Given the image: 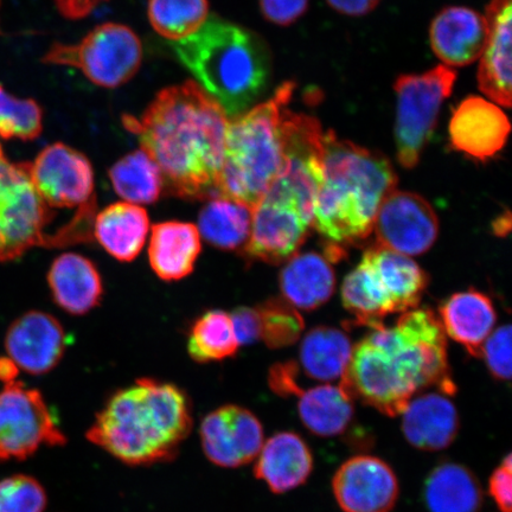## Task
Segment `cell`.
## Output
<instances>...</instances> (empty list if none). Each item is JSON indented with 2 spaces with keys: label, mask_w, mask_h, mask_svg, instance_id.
Masks as SVG:
<instances>
[{
  "label": "cell",
  "mask_w": 512,
  "mask_h": 512,
  "mask_svg": "<svg viewBox=\"0 0 512 512\" xmlns=\"http://www.w3.org/2000/svg\"><path fill=\"white\" fill-rule=\"evenodd\" d=\"M341 384L352 398L390 418L400 416L424 389L456 393L439 318L430 309H413L392 328H374L352 350Z\"/></svg>",
  "instance_id": "7a4b0ae2"
},
{
  "label": "cell",
  "mask_w": 512,
  "mask_h": 512,
  "mask_svg": "<svg viewBox=\"0 0 512 512\" xmlns=\"http://www.w3.org/2000/svg\"><path fill=\"white\" fill-rule=\"evenodd\" d=\"M47 492L34 477L15 475L0 480V512H43Z\"/></svg>",
  "instance_id": "8d00e7d4"
},
{
  "label": "cell",
  "mask_w": 512,
  "mask_h": 512,
  "mask_svg": "<svg viewBox=\"0 0 512 512\" xmlns=\"http://www.w3.org/2000/svg\"><path fill=\"white\" fill-rule=\"evenodd\" d=\"M229 119L195 81L163 89L142 118L124 125L162 172L171 194L184 200L217 196Z\"/></svg>",
  "instance_id": "6da1fadb"
},
{
  "label": "cell",
  "mask_w": 512,
  "mask_h": 512,
  "mask_svg": "<svg viewBox=\"0 0 512 512\" xmlns=\"http://www.w3.org/2000/svg\"><path fill=\"white\" fill-rule=\"evenodd\" d=\"M149 230V215L138 204L113 203L95 217V239L123 262L133 261L143 251Z\"/></svg>",
  "instance_id": "4316f807"
},
{
  "label": "cell",
  "mask_w": 512,
  "mask_h": 512,
  "mask_svg": "<svg viewBox=\"0 0 512 512\" xmlns=\"http://www.w3.org/2000/svg\"><path fill=\"white\" fill-rule=\"evenodd\" d=\"M172 48L197 85L234 118L260 98L271 79V54L265 41L219 18L209 19Z\"/></svg>",
  "instance_id": "5b68a950"
},
{
  "label": "cell",
  "mask_w": 512,
  "mask_h": 512,
  "mask_svg": "<svg viewBox=\"0 0 512 512\" xmlns=\"http://www.w3.org/2000/svg\"><path fill=\"white\" fill-rule=\"evenodd\" d=\"M293 82L281 85L271 99L229 121L217 196L254 209L284 165L280 119L291 101Z\"/></svg>",
  "instance_id": "8992f818"
},
{
  "label": "cell",
  "mask_w": 512,
  "mask_h": 512,
  "mask_svg": "<svg viewBox=\"0 0 512 512\" xmlns=\"http://www.w3.org/2000/svg\"><path fill=\"white\" fill-rule=\"evenodd\" d=\"M313 215L291 191L273 182L253 209L251 236L243 254L248 259L281 264L303 246Z\"/></svg>",
  "instance_id": "8fae6325"
},
{
  "label": "cell",
  "mask_w": 512,
  "mask_h": 512,
  "mask_svg": "<svg viewBox=\"0 0 512 512\" xmlns=\"http://www.w3.org/2000/svg\"><path fill=\"white\" fill-rule=\"evenodd\" d=\"M336 275L330 262L318 253L292 256L280 273V288L287 303L311 311L334 294Z\"/></svg>",
  "instance_id": "484cf974"
},
{
  "label": "cell",
  "mask_w": 512,
  "mask_h": 512,
  "mask_svg": "<svg viewBox=\"0 0 512 512\" xmlns=\"http://www.w3.org/2000/svg\"><path fill=\"white\" fill-rule=\"evenodd\" d=\"M54 213L38 195L30 163H11L0 145V261H12L36 246H48L44 229Z\"/></svg>",
  "instance_id": "9c48e42d"
},
{
  "label": "cell",
  "mask_w": 512,
  "mask_h": 512,
  "mask_svg": "<svg viewBox=\"0 0 512 512\" xmlns=\"http://www.w3.org/2000/svg\"><path fill=\"white\" fill-rule=\"evenodd\" d=\"M30 176L50 208L85 207L95 201L92 163L73 147L62 143L47 146L30 163Z\"/></svg>",
  "instance_id": "5bb4252c"
},
{
  "label": "cell",
  "mask_w": 512,
  "mask_h": 512,
  "mask_svg": "<svg viewBox=\"0 0 512 512\" xmlns=\"http://www.w3.org/2000/svg\"><path fill=\"white\" fill-rule=\"evenodd\" d=\"M486 34L485 17L464 6H450L432 22L431 47L446 67H466L482 55Z\"/></svg>",
  "instance_id": "ffe728a7"
},
{
  "label": "cell",
  "mask_w": 512,
  "mask_h": 512,
  "mask_svg": "<svg viewBox=\"0 0 512 512\" xmlns=\"http://www.w3.org/2000/svg\"><path fill=\"white\" fill-rule=\"evenodd\" d=\"M19 369L16 364L10 360V358H0V381L4 384L17 381Z\"/></svg>",
  "instance_id": "ee69618b"
},
{
  "label": "cell",
  "mask_w": 512,
  "mask_h": 512,
  "mask_svg": "<svg viewBox=\"0 0 512 512\" xmlns=\"http://www.w3.org/2000/svg\"><path fill=\"white\" fill-rule=\"evenodd\" d=\"M262 15L268 22L287 27L303 17L309 0H259Z\"/></svg>",
  "instance_id": "f35d334b"
},
{
  "label": "cell",
  "mask_w": 512,
  "mask_h": 512,
  "mask_svg": "<svg viewBox=\"0 0 512 512\" xmlns=\"http://www.w3.org/2000/svg\"><path fill=\"white\" fill-rule=\"evenodd\" d=\"M489 492L501 512L512 510V457L508 454L501 466L492 473Z\"/></svg>",
  "instance_id": "ab89813d"
},
{
  "label": "cell",
  "mask_w": 512,
  "mask_h": 512,
  "mask_svg": "<svg viewBox=\"0 0 512 512\" xmlns=\"http://www.w3.org/2000/svg\"><path fill=\"white\" fill-rule=\"evenodd\" d=\"M444 392L416 395L400 414L402 433L421 451H441L456 440L459 414Z\"/></svg>",
  "instance_id": "44dd1931"
},
{
  "label": "cell",
  "mask_w": 512,
  "mask_h": 512,
  "mask_svg": "<svg viewBox=\"0 0 512 512\" xmlns=\"http://www.w3.org/2000/svg\"><path fill=\"white\" fill-rule=\"evenodd\" d=\"M201 444L209 462L236 469L252 463L264 445V428L247 408L227 405L202 421Z\"/></svg>",
  "instance_id": "9a60e30c"
},
{
  "label": "cell",
  "mask_w": 512,
  "mask_h": 512,
  "mask_svg": "<svg viewBox=\"0 0 512 512\" xmlns=\"http://www.w3.org/2000/svg\"><path fill=\"white\" fill-rule=\"evenodd\" d=\"M323 178L313 211V227L334 243L368 238L384 198L398 177L382 153L324 133Z\"/></svg>",
  "instance_id": "277c9868"
},
{
  "label": "cell",
  "mask_w": 512,
  "mask_h": 512,
  "mask_svg": "<svg viewBox=\"0 0 512 512\" xmlns=\"http://www.w3.org/2000/svg\"><path fill=\"white\" fill-rule=\"evenodd\" d=\"M352 350L350 338L343 331L319 326L304 337L299 361L307 377L331 383L342 380L347 373Z\"/></svg>",
  "instance_id": "f546056e"
},
{
  "label": "cell",
  "mask_w": 512,
  "mask_h": 512,
  "mask_svg": "<svg viewBox=\"0 0 512 512\" xmlns=\"http://www.w3.org/2000/svg\"><path fill=\"white\" fill-rule=\"evenodd\" d=\"M424 498L430 512H478L483 504V491L467 467L445 463L428 476Z\"/></svg>",
  "instance_id": "f1b7e54d"
},
{
  "label": "cell",
  "mask_w": 512,
  "mask_h": 512,
  "mask_svg": "<svg viewBox=\"0 0 512 512\" xmlns=\"http://www.w3.org/2000/svg\"><path fill=\"white\" fill-rule=\"evenodd\" d=\"M67 342L59 320L49 313L30 311L11 324L5 337V349L18 369L31 375H43L61 362Z\"/></svg>",
  "instance_id": "e0dca14e"
},
{
  "label": "cell",
  "mask_w": 512,
  "mask_h": 512,
  "mask_svg": "<svg viewBox=\"0 0 512 512\" xmlns=\"http://www.w3.org/2000/svg\"><path fill=\"white\" fill-rule=\"evenodd\" d=\"M439 315L445 334L480 357L497 319L490 298L476 290L456 293L440 306Z\"/></svg>",
  "instance_id": "d4e9b609"
},
{
  "label": "cell",
  "mask_w": 512,
  "mask_h": 512,
  "mask_svg": "<svg viewBox=\"0 0 512 512\" xmlns=\"http://www.w3.org/2000/svg\"><path fill=\"white\" fill-rule=\"evenodd\" d=\"M510 130L501 108L479 96H469L453 112L450 139L454 150L486 162L504 149Z\"/></svg>",
  "instance_id": "ac0fdd59"
},
{
  "label": "cell",
  "mask_w": 512,
  "mask_h": 512,
  "mask_svg": "<svg viewBox=\"0 0 512 512\" xmlns=\"http://www.w3.org/2000/svg\"><path fill=\"white\" fill-rule=\"evenodd\" d=\"M480 356L492 376L499 381L511 379V326L504 325L491 332L483 344Z\"/></svg>",
  "instance_id": "74e56055"
},
{
  "label": "cell",
  "mask_w": 512,
  "mask_h": 512,
  "mask_svg": "<svg viewBox=\"0 0 512 512\" xmlns=\"http://www.w3.org/2000/svg\"><path fill=\"white\" fill-rule=\"evenodd\" d=\"M297 396L299 418L307 430L317 437L341 435L354 418V398L341 383L302 389Z\"/></svg>",
  "instance_id": "83f0119b"
},
{
  "label": "cell",
  "mask_w": 512,
  "mask_h": 512,
  "mask_svg": "<svg viewBox=\"0 0 512 512\" xmlns=\"http://www.w3.org/2000/svg\"><path fill=\"white\" fill-rule=\"evenodd\" d=\"M252 219L253 209L246 204L216 196L209 198L201 210L197 229L209 245L234 251L247 245Z\"/></svg>",
  "instance_id": "4dcf8cb0"
},
{
  "label": "cell",
  "mask_w": 512,
  "mask_h": 512,
  "mask_svg": "<svg viewBox=\"0 0 512 512\" xmlns=\"http://www.w3.org/2000/svg\"><path fill=\"white\" fill-rule=\"evenodd\" d=\"M512 0H491L486 8L485 46L478 70V85L496 104L511 106Z\"/></svg>",
  "instance_id": "d6986e66"
},
{
  "label": "cell",
  "mask_w": 512,
  "mask_h": 512,
  "mask_svg": "<svg viewBox=\"0 0 512 512\" xmlns=\"http://www.w3.org/2000/svg\"><path fill=\"white\" fill-rule=\"evenodd\" d=\"M192 425L191 403L182 389L140 379L111 396L86 435L120 462L144 466L174 459Z\"/></svg>",
  "instance_id": "3957f363"
},
{
  "label": "cell",
  "mask_w": 512,
  "mask_h": 512,
  "mask_svg": "<svg viewBox=\"0 0 512 512\" xmlns=\"http://www.w3.org/2000/svg\"><path fill=\"white\" fill-rule=\"evenodd\" d=\"M81 70L96 86L117 88L138 73L143 61L139 37L123 24L99 25L76 44L55 43L43 60Z\"/></svg>",
  "instance_id": "ba28073f"
},
{
  "label": "cell",
  "mask_w": 512,
  "mask_h": 512,
  "mask_svg": "<svg viewBox=\"0 0 512 512\" xmlns=\"http://www.w3.org/2000/svg\"><path fill=\"white\" fill-rule=\"evenodd\" d=\"M208 0H150V23L160 36L179 42L207 22Z\"/></svg>",
  "instance_id": "836d02e7"
},
{
  "label": "cell",
  "mask_w": 512,
  "mask_h": 512,
  "mask_svg": "<svg viewBox=\"0 0 512 512\" xmlns=\"http://www.w3.org/2000/svg\"><path fill=\"white\" fill-rule=\"evenodd\" d=\"M201 240L195 224L179 221L155 224L149 246L153 272L164 281L187 278L202 252Z\"/></svg>",
  "instance_id": "cb8c5ba5"
},
{
  "label": "cell",
  "mask_w": 512,
  "mask_h": 512,
  "mask_svg": "<svg viewBox=\"0 0 512 512\" xmlns=\"http://www.w3.org/2000/svg\"><path fill=\"white\" fill-rule=\"evenodd\" d=\"M373 230L380 247L418 256L430 251L437 241L439 221L425 198L395 189L377 211Z\"/></svg>",
  "instance_id": "4fadbf2b"
},
{
  "label": "cell",
  "mask_w": 512,
  "mask_h": 512,
  "mask_svg": "<svg viewBox=\"0 0 512 512\" xmlns=\"http://www.w3.org/2000/svg\"><path fill=\"white\" fill-rule=\"evenodd\" d=\"M104 0H54L57 10L68 19H82Z\"/></svg>",
  "instance_id": "7bdbcfd3"
},
{
  "label": "cell",
  "mask_w": 512,
  "mask_h": 512,
  "mask_svg": "<svg viewBox=\"0 0 512 512\" xmlns=\"http://www.w3.org/2000/svg\"><path fill=\"white\" fill-rule=\"evenodd\" d=\"M332 490L344 512H392L400 495L392 467L373 456L343 463L332 479Z\"/></svg>",
  "instance_id": "2e32d148"
},
{
  "label": "cell",
  "mask_w": 512,
  "mask_h": 512,
  "mask_svg": "<svg viewBox=\"0 0 512 512\" xmlns=\"http://www.w3.org/2000/svg\"><path fill=\"white\" fill-rule=\"evenodd\" d=\"M234 331L240 345L252 344L260 339V316L258 310L251 307H238L232 313Z\"/></svg>",
  "instance_id": "60d3db41"
},
{
  "label": "cell",
  "mask_w": 512,
  "mask_h": 512,
  "mask_svg": "<svg viewBox=\"0 0 512 512\" xmlns=\"http://www.w3.org/2000/svg\"><path fill=\"white\" fill-rule=\"evenodd\" d=\"M240 344L229 313L213 310L204 313L192 325L188 351L200 363L219 362L233 357Z\"/></svg>",
  "instance_id": "d6a6232c"
},
{
  "label": "cell",
  "mask_w": 512,
  "mask_h": 512,
  "mask_svg": "<svg viewBox=\"0 0 512 512\" xmlns=\"http://www.w3.org/2000/svg\"><path fill=\"white\" fill-rule=\"evenodd\" d=\"M427 285L428 275L409 256L377 246L345 277L343 305L357 324L374 329L392 313L416 309Z\"/></svg>",
  "instance_id": "52a82bcc"
},
{
  "label": "cell",
  "mask_w": 512,
  "mask_h": 512,
  "mask_svg": "<svg viewBox=\"0 0 512 512\" xmlns=\"http://www.w3.org/2000/svg\"><path fill=\"white\" fill-rule=\"evenodd\" d=\"M110 178L118 196L138 206L157 202L164 188L162 172L142 149L119 159L110 170Z\"/></svg>",
  "instance_id": "1f68e13d"
},
{
  "label": "cell",
  "mask_w": 512,
  "mask_h": 512,
  "mask_svg": "<svg viewBox=\"0 0 512 512\" xmlns=\"http://www.w3.org/2000/svg\"><path fill=\"white\" fill-rule=\"evenodd\" d=\"M260 316V339L272 349L296 343L304 330V319L285 299L273 298L256 307Z\"/></svg>",
  "instance_id": "e575fe53"
},
{
  "label": "cell",
  "mask_w": 512,
  "mask_h": 512,
  "mask_svg": "<svg viewBox=\"0 0 512 512\" xmlns=\"http://www.w3.org/2000/svg\"><path fill=\"white\" fill-rule=\"evenodd\" d=\"M326 2L339 14L361 17L373 11L381 0H326Z\"/></svg>",
  "instance_id": "b9f144b4"
},
{
  "label": "cell",
  "mask_w": 512,
  "mask_h": 512,
  "mask_svg": "<svg viewBox=\"0 0 512 512\" xmlns=\"http://www.w3.org/2000/svg\"><path fill=\"white\" fill-rule=\"evenodd\" d=\"M511 220L508 211L507 217L499 216L494 222V232L498 236H505L510 232Z\"/></svg>",
  "instance_id": "f6af8a7d"
},
{
  "label": "cell",
  "mask_w": 512,
  "mask_h": 512,
  "mask_svg": "<svg viewBox=\"0 0 512 512\" xmlns=\"http://www.w3.org/2000/svg\"><path fill=\"white\" fill-rule=\"evenodd\" d=\"M313 470L309 445L293 432L274 434L256 457L254 475L274 494H286L306 483Z\"/></svg>",
  "instance_id": "7402d4cb"
},
{
  "label": "cell",
  "mask_w": 512,
  "mask_h": 512,
  "mask_svg": "<svg viewBox=\"0 0 512 512\" xmlns=\"http://www.w3.org/2000/svg\"><path fill=\"white\" fill-rule=\"evenodd\" d=\"M457 73L438 66L419 75H401L394 89L398 96L395 140L399 163L406 169L418 165L421 153L438 123L441 105L451 95Z\"/></svg>",
  "instance_id": "30bf717a"
},
{
  "label": "cell",
  "mask_w": 512,
  "mask_h": 512,
  "mask_svg": "<svg viewBox=\"0 0 512 512\" xmlns=\"http://www.w3.org/2000/svg\"><path fill=\"white\" fill-rule=\"evenodd\" d=\"M66 444L40 390L18 381L5 384L0 392V462L24 460L42 446Z\"/></svg>",
  "instance_id": "7c38bea8"
},
{
  "label": "cell",
  "mask_w": 512,
  "mask_h": 512,
  "mask_svg": "<svg viewBox=\"0 0 512 512\" xmlns=\"http://www.w3.org/2000/svg\"><path fill=\"white\" fill-rule=\"evenodd\" d=\"M48 283L55 303L74 316L92 311L104 294L98 268L76 253L62 254L55 259L48 273Z\"/></svg>",
  "instance_id": "603a6c76"
},
{
  "label": "cell",
  "mask_w": 512,
  "mask_h": 512,
  "mask_svg": "<svg viewBox=\"0 0 512 512\" xmlns=\"http://www.w3.org/2000/svg\"><path fill=\"white\" fill-rule=\"evenodd\" d=\"M43 130V111L34 100L17 99L0 86V137L35 140Z\"/></svg>",
  "instance_id": "d590c367"
}]
</instances>
